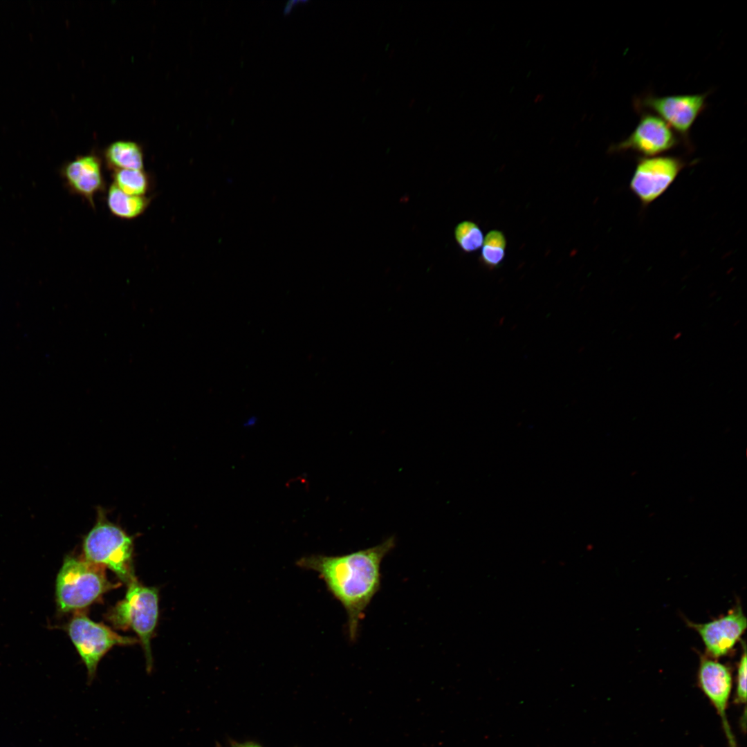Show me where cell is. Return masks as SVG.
I'll return each instance as SVG.
<instances>
[{"mask_svg":"<svg viewBox=\"0 0 747 747\" xmlns=\"http://www.w3.org/2000/svg\"><path fill=\"white\" fill-rule=\"evenodd\" d=\"M506 243V237L501 231H490L483 239L481 246V263L490 269L498 268L504 259Z\"/></svg>","mask_w":747,"mask_h":747,"instance_id":"9a60e30c","label":"cell"},{"mask_svg":"<svg viewBox=\"0 0 747 747\" xmlns=\"http://www.w3.org/2000/svg\"><path fill=\"white\" fill-rule=\"evenodd\" d=\"M68 190L95 208V196L105 188L101 159L94 154L78 156L61 169Z\"/></svg>","mask_w":747,"mask_h":747,"instance_id":"8fae6325","label":"cell"},{"mask_svg":"<svg viewBox=\"0 0 747 747\" xmlns=\"http://www.w3.org/2000/svg\"><path fill=\"white\" fill-rule=\"evenodd\" d=\"M110 169H143L144 154L138 143L130 140H118L109 145L104 153Z\"/></svg>","mask_w":747,"mask_h":747,"instance_id":"7c38bea8","label":"cell"},{"mask_svg":"<svg viewBox=\"0 0 747 747\" xmlns=\"http://www.w3.org/2000/svg\"><path fill=\"white\" fill-rule=\"evenodd\" d=\"M217 747H220V746H218Z\"/></svg>","mask_w":747,"mask_h":747,"instance_id":"d6986e66","label":"cell"},{"mask_svg":"<svg viewBox=\"0 0 747 747\" xmlns=\"http://www.w3.org/2000/svg\"><path fill=\"white\" fill-rule=\"evenodd\" d=\"M104 568L84 558L66 557L56 578L59 609L62 612L83 609L117 587L109 581Z\"/></svg>","mask_w":747,"mask_h":747,"instance_id":"7a4b0ae2","label":"cell"},{"mask_svg":"<svg viewBox=\"0 0 747 747\" xmlns=\"http://www.w3.org/2000/svg\"><path fill=\"white\" fill-rule=\"evenodd\" d=\"M232 747H261V746L259 744H257V743L252 742V741H247V742H243V743L233 742V743H232Z\"/></svg>","mask_w":747,"mask_h":747,"instance_id":"ac0fdd59","label":"cell"},{"mask_svg":"<svg viewBox=\"0 0 747 747\" xmlns=\"http://www.w3.org/2000/svg\"><path fill=\"white\" fill-rule=\"evenodd\" d=\"M698 683L720 717L729 747H737L726 712L732 687L730 669L716 660L702 658L698 671Z\"/></svg>","mask_w":747,"mask_h":747,"instance_id":"9c48e42d","label":"cell"},{"mask_svg":"<svg viewBox=\"0 0 747 747\" xmlns=\"http://www.w3.org/2000/svg\"><path fill=\"white\" fill-rule=\"evenodd\" d=\"M744 652L741 656L737 673L736 679V695L735 702L739 705H746V650L744 645Z\"/></svg>","mask_w":747,"mask_h":747,"instance_id":"e0dca14e","label":"cell"},{"mask_svg":"<svg viewBox=\"0 0 747 747\" xmlns=\"http://www.w3.org/2000/svg\"><path fill=\"white\" fill-rule=\"evenodd\" d=\"M133 550L132 538L100 512L95 524L84 539V558L109 568L128 584L135 578Z\"/></svg>","mask_w":747,"mask_h":747,"instance_id":"277c9868","label":"cell"},{"mask_svg":"<svg viewBox=\"0 0 747 747\" xmlns=\"http://www.w3.org/2000/svg\"><path fill=\"white\" fill-rule=\"evenodd\" d=\"M701 636L708 654L718 658L728 654L740 639L747 626L746 618L738 607L726 616L708 622L690 623Z\"/></svg>","mask_w":747,"mask_h":747,"instance_id":"30bf717a","label":"cell"},{"mask_svg":"<svg viewBox=\"0 0 747 747\" xmlns=\"http://www.w3.org/2000/svg\"><path fill=\"white\" fill-rule=\"evenodd\" d=\"M709 93L658 96L651 93L637 97L634 101L638 113H652L665 122L690 149V130L707 107Z\"/></svg>","mask_w":747,"mask_h":747,"instance_id":"5b68a950","label":"cell"},{"mask_svg":"<svg viewBox=\"0 0 747 747\" xmlns=\"http://www.w3.org/2000/svg\"><path fill=\"white\" fill-rule=\"evenodd\" d=\"M640 120L632 132L612 145L613 153L634 152L640 157L662 155L676 147L679 137L661 118L649 112H640Z\"/></svg>","mask_w":747,"mask_h":747,"instance_id":"ba28073f","label":"cell"},{"mask_svg":"<svg viewBox=\"0 0 747 747\" xmlns=\"http://www.w3.org/2000/svg\"><path fill=\"white\" fill-rule=\"evenodd\" d=\"M68 636L84 662L91 683L96 674L102 658L116 645H130L138 640L123 636L109 627L93 621L85 614L78 612L68 625Z\"/></svg>","mask_w":747,"mask_h":747,"instance_id":"8992f818","label":"cell"},{"mask_svg":"<svg viewBox=\"0 0 747 747\" xmlns=\"http://www.w3.org/2000/svg\"><path fill=\"white\" fill-rule=\"evenodd\" d=\"M454 237L460 248L466 252H472L480 248L484 239L480 228L470 221H462L456 226Z\"/></svg>","mask_w":747,"mask_h":747,"instance_id":"2e32d148","label":"cell"},{"mask_svg":"<svg viewBox=\"0 0 747 747\" xmlns=\"http://www.w3.org/2000/svg\"><path fill=\"white\" fill-rule=\"evenodd\" d=\"M685 165L683 160L673 156L639 157L629 189L647 207L665 192Z\"/></svg>","mask_w":747,"mask_h":747,"instance_id":"52a82bcc","label":"cell"},{"mask_svg":"<svg viewBox=\"0 0 747 747\" xmlns=\"http://www.w3.org/2000/svg\"><path fill=\"white\" fill-rule=\"evenodd\" d=\"M124 598L107 615L115 628L132 629L138 636L144 650L147 670L153 665L151 640L158 618V591L141 584L136 578L128 584Z\"/></svg>","mask_w":747,"mask_h":747,"instance_id":"3957f363","label":"cell"},{"mask_svg":"<svg viewBox=\"0 0 747 747\" xmlns=\"http://www.w3.org/2000/svg\"><path fill=\"white\" fill-rule=\"evenodd\" d=\"M107 207L113 216L131 220L142 215L149 207L151 198L125 194L113 183L107 193Z\"/></svg>","mask_w":747,"mask_h":747,"instance_id":"4fadbf2b","label":"cell"},{"mask_svg":"<svg viewBox=\"0 0 747 747\" xmlns=\"http://www.w3.org/2000/svg\"><path fill=\"white\" fill-rule=\"evenodd\" d=\"M390 537L374 546L345 555H311L297 564L317 572L327 590L344 607L349 638L355 640L360 620L381 586V563L395 547Z\"/></svg>","mask_w":747,"mask_h":747,"instance_id":"6da1fadb","label":"cell"},{"mask_svg":"<svg viewBox=\"0 0 747 747\" xmlns=\"http://www.w3.org/2000/svg\"><path fill=\"white\" fill-rule=\"evenodd\" d=\"M113 184L125 194L145 196L149 190L150 178L144 169H116L112 172Z\"/></svg>","mask_w":747,"mask_h":747,"instance_id":"5bb4252c","label":"cell"}]
</instances>
